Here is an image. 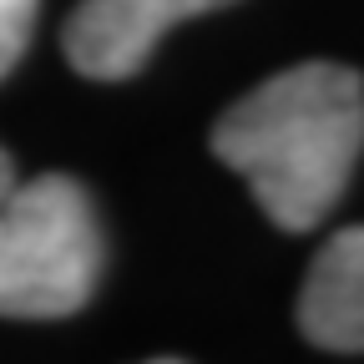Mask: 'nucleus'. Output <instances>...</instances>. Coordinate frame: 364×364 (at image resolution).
Returning a JSON list of instances; mask_svg holds the SVG:
<instances>
[{"instance_id":"nucleus-4","label":"nucleus","mask_w":364,"mask_h":364,"mask_svg":"<svg viewBox=\"0 0 364 364\" xmlns=\"http://www.w3.org/2000/svg\"><path fill=\"white\" fill-rule=\"evenodd\" d=\"M299 329L318 349L364 354V223L339 228L314 253L299 294Z\"/></svg>"},{"instance_id":"nucleus-6","label":"nucleus","mask_w":364,"mask_h":364,"mask_svg":"<svg viewBox=\"0 0 364 364\" xmlns=\"http://www.w3.org/2000/svg\"><path fill=\"white\" fill-rule=\"evenodd\" d=\"M16 182V162H11V152L0 147V198H6V188Z\"/></svg>"},{"instance_id":"nucleus-2","label":"nucleus","mask_w":364,"mask_h":364,"mask_svg":"<svg viewBox=\"0 0 364 364\" xmlns=\"http://www.w3.org/2000/svg\"><path fill=\"white\" fill-rule=\"evenodd\" d=\"M102 279V228L66 172L11 182L0 198V318H66Z\"/></svg>"},{"instance_id":"nucleus-1","label":"nucleus","mask_w":364,"mask_h":364,"mask_svg":"<svg viewBox=\"0 0 364 364\" xmlns=\"http://www.w3.org/2000/svg\"><path fill=\"white\" fill-rule=\"evenodd\" d=\"M213 152L284 233H309L334 213L364 152V76L339 61L268 76L218 117Z\"/></svg>"},{"instance_id":"nucleus-3","label":"nucleus","mask_w":364,"mask_h":364,"mask_svg":"<svg viewBox=\"0 0 364 364\" xmlns=\"http://www.w3.org/2000/svg\"><path fill=\"white\" fill-rule=\"evenodd\" d=\"M223 6H233V0H81L61 31V46L81 76L127 81L147 66L152 46L177 21L208 16Z\"/></svg>"},{"instance_id":"nucleus-5","label":"nucleus","mask_w":364,"mask_h":364,"mask_svg":"<svg viewBox=\"0 0 364 364\" xmlns=\"http://www.w3.org/2000/svg\"><path fill=\"white\" fill-rule=\"evenodd\" d=\"M36 11H41V0H0V76H11L16 61L26 56Z\"/></svg>"}]
</instances>
